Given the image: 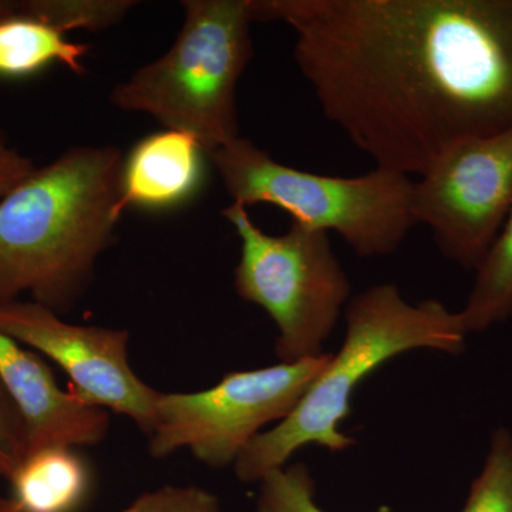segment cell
Listing matches in <instances>:
<instances>
[{
  "mask_svg": "<svg viewBox=\"0 0 512 512\" xmlns=\"http://www.w3.org/2000/svg\"><path fill=\"white\" fill-rule=\"evenodd\" d=\"M295 33L320 109L377 167L423 175L512 128V0H252Z\"/></svg>",
  "mask_w": 512,
  "mask_h": 512,
  "instance_id": "6da1fadb",
  "label": "cell"
},
{
  "mask_svg": "<svg viewBox=\"0 0 512 512\" xmlns=\"http://www.w3.org/2000/svg\"><path fill=\"white\" fill-rule=\"evenodd\" d=\"M124 154L72 147L0 200V305L28 295L53 312L74 308L113 245Z\"/></svg>",
  "mask_w": 512,
  "mask_h": 512,
  "instance_id": "7a4b0ae2",
  "label": "cell"
},
{
  "mask_svg": "<svg viewBox=\"0 0 512 512\" xmlns=\"http://www.w3.org/2000/svg\"><path fill=\"white\" fill-rule=\"evenodd\" d=\"M346 336L339 352L313 380L295 409L272 429L262 431L235 461L242 483H261L288 466L296 451L319 446L340 453L355 444L340 426L352 413L357 386L394 357L412 350L458 355L467 330L460 312L427 299L410 303L393 284L370 286L350 299Z\"/></svg>",
  "mask_w": 512,
  "mask_h": 512,
  "instance_id": "3957f363",
  "label": "cell"
},
{
  "mask_svg": "<svg viewBox=\"0 0 512 512\" xmlns=\"http://www.w3.org/2000/svg\"><path fill=\"white\" fill-rule=\"evenodd\" d=\"M173 46L114 86L109 99L165 130L194 137L208 156L239 138V79L254 56L252 0H184Z\"/></svg>",
  "mask_w": 512,
  "mask_h": 512,
  "instance_id": "277c9868",
  "label": "cell"
},
{
  "mask_svg": "<svg viewBox=\"0 0 512 512\" xmlns=\"http://www.w3.org/2000/svg\"><path fill=\"white\" fill-rule=\"evenodd\" d=\"M208 157L232 202L274 205L296 224L336 232L360 258L393 254L416 225L414 181L397 171L376 167L350 178L309 173L242 137Z\"/></svg>",
  "mask_w": 512,
  "mask_h": 512,
  "instance_id": "5b68a950",
  "label": "cell"
},
{
  "mask_svg": "<svg viewBox=\"0 0 512 512\" xmlns=\"http://www.w3.org/2000/svg\"><path fill=\"white\" fill-rule=\"evenodd\" d=\"M221 214L241 241L235 291L274 320L279 362L323 355V345L352 299L348 274L329 234L296 222L284 234H268L238 202Z\"/></svg>",
  "mask_w": 512,
  "mask_h": 512,
  "instance_id": "8992f818",
  "label": "cell"
},
{
  "mask_svg": "<svg viewBox=\"0 0 512 512\" xmlns=\"http://www.w3.org/2000/svg\"><path fill=\"white\" fill-rule=\"evenodd\" d=\"M329 359L330 353H323L279 362L228 373L200 392L158 394L148 451L165 458L188 450L205 466H234L268 424L289 416Z\"/></svg>",
  "mask_w": 512,
  "mask_h": 512,
  "instance_id": "52a82bcc",
  "label": "cell"
},
{
  "mask_svg": "<svg viewBox=\"0 0 512 512\" xmlns=\"http://www.w3.org/2000/svg\"><path fill=\"white\" fill-rule=\"evenodd\" d=\"M511 211L512 128L458 141L414 181L416 224L467 271H477Z\"/></svg>",
  "mask_w": 512,
  "mask_h": 512,
  "instance_id": "ba28073f",
  "label": "cell"
},
{
  "mask_svg": "<svg viewBox=\"0 0 512 512\" xmlns=\"http://www.w3.org/2000/svg\"><path fill=\"white\" fill-rule=\"evenodd\" d=\"M0 332L55 362L83 402L128 417L147 436L153 430L160 392L130 366L127 330L74 325L39 303L15 301L0 305Z\"/></svg>",
  "mask_w": 512,
  "mask_h": 512,
  "instance_id": "9c48e42d",
  "label": "cell"
},
{
  "mask_svg": "<svg viewBox=\"0 0 512 512\" xmlns=\"http://www.w3.org/2000/svg\"><path fill=\"white\" fill-rule=\"evenodd\" d=\"M0 382L25 423L28 454L46 447L96 446L107 436L109 412L63 390L33 350L3 332Z\"/></svg>",
  "mask_w": 512,
  "mask_h": 512,
  "instance_id": "30bf717a",
  "label": "cell"
},
{
  "mask_svg": "<svg viewBox=\"0 0 512 512\" xmlns=\"http://www.w3.org/2000/svg\"><path fill=\"white\" fill-rule=\"evenodd\" d=\"M205 158L207 151L183 131L144 137L124 156L120 210L165 211L187 204L204 185Z\"/></svg>",
  "mask_w": 512,
  "mask_h": 512,
  "instance_id": "8fae6325",
  "label": "cell"
},
{
  "mask_svg": "<svg viewBox=\"0 0 512 512\" xmlns=\"http://www.w3.org/2000/svg\"><path fill=\"white\" fill-rule=\"evenodd\" d=\"M8 480L15 512H76L90 490L89 467L72 447L32 451Z\"/></svg>",
  "mask_w": 512,
  "mask_h": 512,
  "instance_id": "7c38bea8",
  "label": "cell"
},
{
  "mask_svg": "<svg viewBox=\"0 0 512 512\" xmlns=\"http://www.w3.org/2000/svg\"><path fill=\"white\" fill-rule=\"evenodd\" d=\"M89 53V46L70 42L45 20L19 12L18 2L15 13L0 19V80L30 79L57 63L83 76Z\"/></svg>",
  "mask_w": 512,
  "mask_h": 512,
  "instance_id": "4fadbf2b",
  "label": "cell"
},
{
  "mask_svg": "<svg viewBox=\"0 0 512 512\" xmlns=\"http://www.w3.org/2000/svg\"><path fill=\"white\" fill-rule=\"evenodd\" d=\"M476 272L460 312L467 333L484 332L512 315V211Z\"/></svg>",
  "mask_w": 512,
  "mask_h": 512,
  "instance_id": "5bb4252c",
  "label": "cell"
},
{
  "mask_svg": "<svg viewBox=\"0 0 512 512\" xmlns=\"http://www.w3.org/2000/svg\"><path fill=\"white\" fill-rule=\"evenodd\" d=\"M136 5L134 0H22L18 9L64 33L76 29L100 32L117 25Z\"/></svg>",
  "mask_w": 512,
  "mask_h": 512,
  "instance_id": "9a60e30c",
  "label": "cell"
},
{
  "mask_svg": "<svg viewBox=\"0 0 512 512\" xmlns=\"http://www.w3.org/2000/svg\"><path fill=\"white\" fill-rule=\"evenodd\" d=\"M460 512H512V434L494 430L480 476Z\"/></svg>",
  "mask_w": 512,
  "mask_h": 512,
  "instance_id": "2e32d148",
  "label": "cell"
},
{
  "mask_svg": "<svg viewBox=\"0 0 512 512\" xmlns=\"http://www.w3.org/2000/svg\"><path fill=\"white\" fill-rule=\"evenodd\" d=\"M256 512H325L316 504L315 480L302 463L288 464L259 483Z\"/></svg>",
  "mask_w": 512,
  "mask_h": 512,
  "instance_id": "e0dca14e",
  "label": "cell"
},
{
  "mask_svg": "<svg viewBox=\"0 0 512 512\" xmlns=\"http://www.w3.org/2000/svg\"><path fill=\"white\" fill-rule=\"evenodd\" d=\"M119 512H221L217 495L197 485H164Z\"/></svg>",
  "mask_w": 512,
  "mask_h": 512,
  "instance_id": "ac0fdd59",
  "label": "cell"
},
{
  "mask_svg": "<svg viewBox=\"0 0 512 512\" xmlns=\"http://www.w3.org/2000/svg\"><path fill=\"white\" fill-rule=\"evenodd\" d=\"M28 454V434L15 403L0 382V477L9 478Z\"/></svg>",
  "mask_w": 512,
  "mask_h": 512,
  "instance_id": "d6986e66",
  "label": "cell"
},
{
  "mask_svg": "<svg viewBox=\"0 0 512 512\" xmlns=\"http://www.w3.org/2000/svg\"><path fill=\"white\" fill-rule=\"evenodd\" d=\"M36 168L29 157L10 146L8 136L0 128V200L25 181Z\"/></svg>",
  "mask_w": 512,
  "mask_h": 512,
  "instance_id": "ffe728a7",
  "label": "cell"
},
{
  "mask_svg": "<svg viewBox=\"0 0 512 512\" xmlns=\"http://www.w3.org/2000/svg\"><path fill=\"white\" fill-rule=\"evenodd\" d=\"M16 12V2H9V0H0V19L5 16L12 15Z\"/></svg>",
  "mask_w": 512,
  "mask_h": 512,
  "instance_id": "44dd1931",
  "label": "cell"
},
{
  "mask_svg": "<svg viewBox=\"0 0 512 512\" xmlns=\"http://www.w3.org/2000/svg\"><path fill=\"white\" fill-rule=\"evenodd\" d=\"M0 512H15L12 503H10L9 497H3L0 495Z\"/></svg>",
  "mask_w": 512,
  "mask_h": 512,
  "instance_id": "7402d4cb",
  "label": "cell"
}]
</instances>
